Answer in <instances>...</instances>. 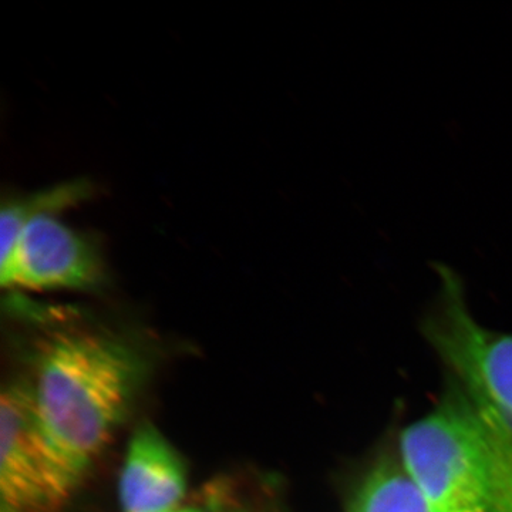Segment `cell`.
Masks as SVG:
<instances>
[{
	"label": "cell",
	"instance_id": "obj_2",
	"mask_svg": "<svg viewBox=\"0 0 512 512\" xmlns=\"http://www.w3.org/2000/svg\"><path fill=\"white\" fill-rule=\"evenodd\" d=\"M439 289L421 320L423 335L464 394L483 436L493 512H512V335L481 325L456 269L434 262Z\"/></svg>",
	"mask_w": 512,
	"mask_h": 512
},
{
	"label": "cell",
	"instance_id": "obj_9",
	"mask_svg": "<svg viewBox=\"0 0 512 512\" xmlns=\"http://www.w3.org/2000/svg\"><path fill=\"white\" fill-rule=\"evenodd\" d=\"M164 512H211L208 508L198 507V505H180V507L173 508Z\"/></svg>",
	"mask_w": 512,
	"mask_h": 512
},
{
	"label": "cell",
	"instance_id": "obj_6",
	"mask_svg": "<svg viewBox=\"0 0 512 512\" xmlns=\"http://www.w3.org/2000/svg\"><path fill=\"white\" fill-rule=\"evenodd\" d=\"M187 480V468L173 444L151 424L138 427L121 467L119 500L123 511L164 512L180 507Z\"/></svg>",
	"mask_w": 512,
	"mask_h": 512
},
{
	"label": "cell",
	"instance_id": "obj_8",
	"mask_svg": "<svg viewBox=\"0 0 512 512\" xmlns=\"http://www.w3.org/2000/svg\"><path fill=\"white\" fill-rule=\"evenodd\" d=\"M348 512H429L399 457L383 456L356 487Z\"/></svg>",
	"mask_w": 512,
	"mask_h": 512
},
{
	"label": "cell",
	"instance_id": "obj_7",
	"mask_svg": "<svg viewBox=\"0 0 512 512\" xmlns=\"http://www.w3.org/2000/svg\"><path fill=\"white\" fill-rule=\"evenodd\" d=\"M96 194L92 181L79 177L49 185L32 192L3 195L0 208V251L8 247L16 232L28 218L43 212H64L80 207Z\"/></svg>",
	"mask_w": 512,
	"mask_h": 512
},
{
	"label": "cell",
	"instance_id": "obj_1",
	"mask_svg": "<svg viewBox=\"0 0 512 512\" xmlns=\"http://www.w3.org/2000/svg\"><path fill=\"white\" fill-rule=\"evenodd\" d=\"M40 342L28 383L37 416L86 476L136 402L146 362L131 343L90 326H57Z\"/></svg>",
	"mask_w": 512,
	"mask_h": 512
},
{
	"label": "cell",
	"instance_id": "obj_3",
	"mask_svg": "<svg viewBox=\"0 0 512 512\" xmlns=\"http://www.w3.org/2000/svg\"><path fill=\"white\" fill-rule=\"evenodd\" d=\"M399 460L429 512H493L483 436L453 383L439 406L400 433Z\"/></svg>",
	"mask_w": 512,
	"mask_h": 512
},
{
	"label": "cell",
	"instance_id": "obj_4",
	"mask_svg": "<svg viewBox=\"0 0 512 512\" xmlns=\"http://www.w3.org/2000/svg\"><path fill=\"white\" fill-rule=\"evenodd\" d=\"M37 416L28 383L0 399V512H62L83 478Z\"/></svg>",
	"mask_w": 512,
	"mask_h": 512
},
{
	"label": "cell",
	"instance_id": "obj_5",
	"mask_svg": "<svg viewBox=\"0 0 512 512\" xmlns=\"http://www.w3.org/2000/svg\"><path fill=\"white\" fill-rule=\"evenodd\" d=\"M107 276L100 239L55 212L23 222L0 258V282L10 291L93 292Z\"/></svg>",
	"mask_w": 512,
	"mask_h": 512
}]
</instances>
